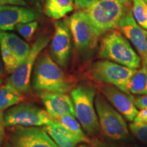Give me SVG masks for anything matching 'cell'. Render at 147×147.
Listing matches in <instances>:
<instances>
[{"label":"cell","mask_w":147,"mask_h":147,"mask_svg":"<svg viewBox=\"0 0 147 147\" xmlns=\"http://www.w3.org/2000/svg\"><path fill=\"white\" fill-rule=\"evenodd\" d=\"M8 140L18 147H59L43 127L16 125L7 127Z\"/></svg>","instance_id":"cell-11"},{"label":"cell","mask_w":147,"mask_h":147,"mask_svg":"<svg viewBox=\"0 0 147 147\" xmlns=\"http://www.w3.org/2000/svg\"><path fill=\"white\" fill-rule=\"evenodd\" d=\"M132 98L136 107L138 108L139 109L147 108V94L140 95L138 97L132 95Z\"/></svg>","instance_id":"cell-26"},{"label":"cell","mask_w":147,"mask_h":147,"mask_svg":"<svg viewBox=\"0 0 147 147\" xmlns=\"http://www.w3.org/2000/svg\"><path fill=\"white\" fill-rule=\"evenodd\" d=\"M99 55L121 65L132 69H138L141 59L127 40L118 31L106 32L102 38L99 49Z\"/></svg>","instance_id":"cell-2"},{"label":"cell","mask_w":147,"mask_h":147,"mask_svg":"<svg viewBox=\"0 0 147 147\" xmlns=\"http://www.w3.org/2000/svg\"><path fill=\"white\" fill-rule=\"evenodd\" d=\"M71 51V34L67 21L55 23V33L51 44V56L61 68H67Z\"/></svg>","instance_id":"cell-12"},{"label":"cell","mask_w":147,"mask_h":147,"mask_svg":"<svg viewBox=\"0 0 147 147\" xmlns=\"http://www.w3.org/2000/svg\"><path fill=\"white\" fill-rule=\"evenodd\" d=\"M118 27L131 42L140 57L142 67L147 69V32L134 19L131 11L127 10L121 18Z\"/></svg>","instance_id":"cell-13"},{"label":"cell","mask_w":147,"mask_h":147,"mask_svg":"<svg viewBox=\"0 0 147 147\" xmlns=\"http://www.w3.org/2000/svg\"><path fill=\"white\" fill-rule=\"evenodd\" d=\"M136 69L110 61L102 60L90 65L87 76L95 83L112 84L124 92L126 82Z\"/></svg>","instance_id":"cell-8"},{"label":"cell","mask_w":147,"mask_h":147,"mask_svg":"<svg viewBox=\"0 0 147 147\" xmlns=\"http://www.w3.org/2000/svg\"><path fill=\"white\" fill-rule=\"evenodd\" d=\"M2 147H18V146H16L15 144H13L10 140H5V142H3Z\"/></svg>","instance_id":"cell-31"},{"label":"cell","mask_w":147,"mask_h":147,"mask_svg":"<svg viewBox=\"0 0 147 147\" xmlns=\"http://www.w3.org/2000/svg\"><path fill=\"white\" fill-rule=\"evenodd\" d=\"M43 128L59 147H76L81 143L76 136L54 120Z\"/></svg>","instance_id":"cell-17"},{"label":"cell","mask_w":147,"mask_h":147,"mask_svg":"<svg viewBox=\"0 0 147 147\" xmlns=\"http://www.w3.org/2000/svg\"><path fill=\"white\" fill-rule=\"evenodd\" d=\"M146 3H147V2H146Z\"/></svg>","instance_id":"cell-38"},{"label":"cell","mask_w":147,"mask_h":147,"mask_svg":"<svg viewBox=\"0 0 147 147\" xmlns=\"http://www.w3.org/2000/svg\"><path fill=\"white\" fill-rule=\"evenodd\" d=\"M68 25L75 47L80 52H88L96 47L101 35L90 21L85 11H78L69 18Z\"/></svg>","instance_id":"cell-9"},{"label":"cell","mask_w":147,"mask_h":147,"mask_svg":"<svg viewBox=\"0 0 147 147\" xmlns=\"http://www.w3.org/2000/svg\"><path fill=\"white\" fill-rule=\"evenodd\" d=\"M144 1H146V3L147 2V0H144Z\"/></svg>","instance_id":"cell-37"},{"label":"cell","mask_w":147,"mask_h":147,"mask_svg":"<svg viewBox=\"0 0 147 147\" xmlns=\"http://www.w3.org/2000/svg\"><path fill=\"white\" fill-rule=\"evenodd\" d=\"M99 90L110 104L129 121H133L138 114L132 95L122 91L115 86L109 84L95 83Z\"/></svg>","instance_id":"cell-14"},{"label":"cell","mask_w":147,"mask_h":147,"mask_svg":"<svg viewBox=\"0 0 147 147\" xmlns=\"http://www.w3.org/2000/svg\"><path fill=\"white\" fill-rule=\"evenodd\" d=\"M32 77L33 89L40 92L66 93L74 85L47 51L42 52L37 58Z\"/></svg>","instance_id":"cell-1"},{"label":"cell","mask_w":147,"mask_h":147,"mask_svg":"<svg viewBox=\"0 0 147 147\" xmlns=\"http://www.w3.org/2000/svg\"><path fill=\"white\" fill-rule=\"evenodd\" d=\"M23 99V95L9 84H0V110H7L22 102Z\"/></svg>","instance_id":"cell-20"},{"label":"cell","mask_w":147,"mask_h":147,"mask_svg":"<svg viewBox=\"0 0 147 147\" xmlns=\"http://www.w3.org/2000/svg\"><path fill=\"white\" fill-rule=\"evenodd\" d=\"M38 26V21H34L25 23L18 24L16 26L15 29L21 36H23L25 40L29 41V40H32L35 33H36Z\"/></svg>","instance_id":"cell-23"},{"label":"cell","mask_w":147,"mask_h":147,"mask_svg":"<svg viewBox=\"0 0 147 147\" xmlns=\"http://www.w3.org/2000/svg\"><path fill=\"white\" fill-rule=\"evenodd\" d=\"M30 49V45L17 35L0 30V53L6 74L13 72Z\"/></svg>","instance_id":"cell-10"},{"label":"cell","mask_w":147,"mask_h":147,"mask_svg":"<svg viewBox=\"0 0 147 147\" xmlns=\"http://www.w3.org/2000/svg\"><path fill=\"white\" fill-rule=\"evenodd\" d=\"M74 10V0H46L45 12L49 17L58 20Z\"/></svg>","instance_id":"cell-19"},{"label":"cell","mask_w":147,"mask_h":147,"mask_svg":"<svg viewBox=\"0 0 147 147\" xmlns=\"http://www.w3.org/2000/svg\"><path fill=\"white\" fill-rule=\"evenodd\" d=\"M132 14L137 23L147 29V3L144 0H132Z\"/></svg>","instance_id":"cell-22"},{"label":"cell","mask_w":147,"mask_h":147,"mask_svg":"<svg viewBox=\"0 0 147 147\" xmlns=\"http://www.w3.org/2000/svg\"><path fill=\"white\" fill-rule=\"evenodd\" d=\"M38 17V13L31 8L18 5H0V30L12 31L18 24L36 21Z\"/></svg>","instance_id":"cell-15"},{"label":"cell","mask_w":147,"mask_h":147,"mask_svg":"<svg viewBox=\"0 0 147 147\" xmlns=\"http://www.w3.org/2000/svg\"><path fill=\"white\" fill-rule=\"evenodd\" d=\"M59 123L63 126L64 127L71 132L74 135H75L80 140V142L91 144V140L88 138V137L84 133L82 129L80 123L76 120L74 117L71 115H65L59 117L54 120Z\"/></svg>","instance_id":"cell-21"},{"label":"cell","mask_w":147,"mask_h":147,"mask_svg":"<svg viewBox=\"0 0 147 147\" xmlns=\"http://www.w3.org/2000/svg\"><path fill=\"white\" fill-rule=\"evenodd\" d=\"M134 147H144V146H137L136 145V146H134Z\"/></svg>","instance_id":"cell-35"},{"label":"cell","mask_w":147,"mask_h":147,"mask_svg":"<svg viewBox=\"0 0 147 147\" xmlns=\"http://www.w3.org/2000/svg\"><path fill=\"white\" fill-rule=\"evenodd\" d=\"M95 95L96 89L88 84H80L71 91L76 118L84 131L94 137L101 133L98 117L93 104Z\"/></svg>","instance_id":"cell-3"},{"label":"cell","mask_w":147,"mask_h":147,"mask_svg":"<svg viewBox=\"0 0 147 147\" xmlns=\"http://www.w3.org/2000/svg\"><path fill=\"white\" fill-rule=\"evenodd\" d=\"M40 97L46 111L53 120L65 115L76 117L72 100L66 93L41 92Z\"/></svg>","instance_id":"cell-16"},{"label":"cell","mask_w":147,"mask_h":147,"mask_svg":"<svg viewBox=\"0 0 147 147\" xmlns=\"http://www.w3.org/2000/svg\"><path fill=\"white\" fill-rule=\"evenodd\" d=\"M5 127L21 126H45L53 119L45 110L28 102H20L3 113Z\"/></svg>","instance_id":"cell-7"},{"label":"cell","mask_w":147,"mask_h":147,"mask_svg":"<svg viewBox=\"0 0 147 147\" xmlns=\"http://www.w3.org/2000/svg\"><path fill=\"white\" fill-rule=\"evenodd\" d=\"M133 121L141 123H147V108H142L138 112V114Z\"/></svg>","instance_id":"cell-27"},{"label":"cell","mask_w":147,"mask_h":147,"mask_svg":"<svg viewBox=\"0 0 147 147\" xmlns=\"http://www.w3.org/2000/svg\"><path fill=\"white\" fill-rule=\"evenodd\" d=\"M126 5L119 0H98L85 12L97 32L102 35L118 27L126 12Z\"/></svg>","instance_id":"cell-5"},{"label":"cell","mask_w":147,"mask_h":147,"mask_svg":"<svg viewBox=\"0 0 147 147\" xmlns=\"http://www.w3.org/2000/svg\"><path fill=\"white\" fill-rule=\"evenodd\" d=\"M125 5H129L130 3V0H119Z\"/></svg>","instance_id":"cell-33"},{"label":"cell","mask_w":147,"mask_h":147,"mask_svg":"<svg viewBox=\"0 0 147 147\" xmlns=\"http://www.w3.org/2000/svg\"><path fill=\"white\" fill-rule=\"evenodd\" d=\"M124 92L133 95L147 94V69L142 67L136 69L126 82Z\"/></svg>","instance_id":"cell-18"},{"label":"cell","mask_w":147,"mask_h":147,"mask_svg":"<svg viewBox=\"0 0 147 147\" xmlns=\"http://www.w3.org/2000/svg\"><path fill=\"white\" fill-rule=\"evenodd\" d=\"M130 131L138 140L143 143H147V123L133 122L129 125Z\"/></svg>","instance_id":"cell-24"},{"label":"cell","mask_w":147,"mask_h":147,"mask_svg":"<svg viewBox=\"0 0 147 147\" xmlns=\"http://www.w3.org/2000/svg\"><path fill=\"white\" fill-rule=\"evenodd\" d=\"M5 125L3 121V113L0 110V147L3 146L4 142V139L5 136Z\"/></svg>","instance_id":"cell-28"},{"label":"cell","mask_w":147,"mask_h":147,"mask_svg":"<svg viewBox=\"0 0 147 147\" xmlns=\"http://www.w3.org/2000/svg\"><path fill=\"white\" fill-rule=\"evenodd\" d=\"M49 41L50 37L47 35L38 37L33 44L26 57L11 74L6 84L22 95L28 93L31 90V80L36 61L42 51L47 47Z\"/></svg>","instance_id":"cell-6"},{"label":"cell","mask_w":147,"mask_h":147,"mask_svg":"<svg viewBox=\"0 0 147 147\" xmlns=\"http://www.w3.org/2000/svg\"><path fill=\"white\" fill-rule=\"evenodd\" d=\"M91 144L94 147H121L119 145L110 144V143H108L104 141L99 140L95 139L93 141H91Z\"/></svg>","instance_id":"cell-29"},{"label":"cell","mask_w":147,"mask_h":147,"mask_svg":"<svg viewBox=\"0 0 147 147\" xmlns=\"http://www.w3.org/2000/svg\"><path fill=\"white\" fill-rule=\"evenodd\" d=\"M4 74V67H3V64L2 62L1 57V53H0V78H1Z\"/></svg>","instance_id":"cell-32"},{"label":"cell","mask_w":147,"mask_h":147,"mask_svg":"<svg viewBox=\"0 0 147 147\" xmlns=\"http://www.w3.org/2000/svg\"><path fill=\"white\" fill-rule=\"evenodd\" d=\"M1 83H2V80H1V79H0V84H1Z\"/></svg>","instance_id":"cell-36"},{"label":"cell","mask_w":147,"mask_h":147,"mask_svg":"<svg viewBox=\"0 0 147 147\" xmlns=\"http://www.w3.org/2000/svg\"><path fill=\"white\" fill-rule=\"evenodd\" d=\"M98 0H74L76 8L78 10H86Z\"/></svg>","instance_id":"cell-25"},{"label":"cell","mask_w":147,"mask_h":147,"mask_svg":"<svg viewBox=\"0 0 147 147\" xmlns=\"http://www.w3.org/2000/svg\"></svg>","instance_id":"cell-39"},{"label":"cell","mask_w":147,"mask_h":147,"mask_svg":"<svg viewBox=\"0 0 147 147\" xmlns=\"http://www.w3.org/2000/svg\"><path fill=\"white\" fill-rule=\"evenodd\" d=\"M95 110L98 117L101 133L113 141H125L129 138L126 122L102 94L95 97Z\"/></svg>","instance_id":"cell-4"},{"label":"cell","mask_w":147,"mask_h":147,"mask_svg":"<svg viewBox=\"0 0 147 147\" xmlns=\"http://www.w3.org/2000/svg\"><path fill=\"white\" fill-rule=\"evenodd\" d=\"M78 147H94V146H92V145H89V144H82L78 145Z\"/></svg>","instance_id":"cell-34"},{"label":"cell","mask_w":147,"mask_h":147,"mask_svg":"<svg viewBox=\"0 0 147 147\" xmlns=\"http://www.w3.org/2000/svg\"><path fill=\"white\" fill-rule=\"evenodd\" d=\"M5 4L18 5L25 6V5H26L27 3L24 0H0V5Z\"/></svg>","instance_id":"cell-30"}]
</instances>
